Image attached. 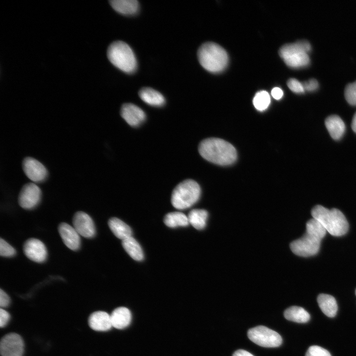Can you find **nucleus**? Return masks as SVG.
I'll list each match as a JSON object with an SVG mask.
<instances>
[{
  "label": "nucleus",
  "instance_id": "obj_15",
  "mask_svg": "<svg viewBox=\"0 0 356 356\" xmlns=\"http://www.w3.org/2000/svg\"><path fill=\"white\" fill-rule=\"evenodd\" d=\"M58 232L65 245L70 249L76 251L81 245L80 234L73 226L66 222L58 226Z\"/></svg>",
  "mask_w": 356,
  "mask_h": 356
},
{
  "label": "nucleus",
  "instance_id": "obj_19",
  "mask_svg": "<svg viewBox=\"0 0 356 356\" xmlns=\"http://www.w3.org/2000/svg\"><path fill=\"white\" fill-rule=\"evenodd\" d=\"M141 99L146 104L159 107L163 106L165 103L163 95L156 90L151 88H143L138 92Z\"/></svg>",
  "mask_w": 356,
  "mask_h": 356
},
{
  "label": "nucleus",
  "instance_id": "obj_12",
  "mask_svg": "<svg viewBox=\"0 0 356 356\" xmlns=\"http://www.w3.org/2000/svg\"><path fill=\"white\" fill-rule=\"evenodd\" d=\"M73 227L81 236L88 238L95 234V227L93 220L87 213L79 211L73 218Z\"/></svg>",
  "mask_w": 356,
  "mask_h": 356
},
{
  "label": "nucleus",
  "instance_id": "obj_33",
  "mask_svg": "<svg viewBox=\"0 0 356 356\" xmlns=\"http://www.w3.org/2000/svg\"><path fill=\"white\" fill-rule=\"evenodd\" d=\"M305 90L314 91L318 87L317 81L314 78L310 79L302 83Z\"/></svg>",
  "mask_w": 356,
  "mask_h": 356
},
{
  "label": "nucleus",
  "instance_id": "obj_8",
  "mask_svg": "<svg viewBox=\"0 0 356 356\" xmlns=\"http://www.w3.org/2000/svg\"><path fill=\"white\" fill-rule=\"evenodd\" d=\"M321 239L306 231L300 238L293 241L290 245L291 251L296 255L309 257L317 254L319 250Z\"/></svg>",
  "mask_w": 356,
  "mask_h": 356
},
{
  "label": "nucleus",
  "instance_id": "obj_26",
  "mask_svg": "<svg viewBox=\"0 0 356 356\" xmlns=\"http://www.w3.org/2000/svg\"><path fill=\"white\" fill-rule=\"evenodd\" d=\"M164 223L169 227L186 226L188 225V217L183 213L174 212L167 214L164 219Z\"/></svg>",
  "mask_w": 356,
  "mask_h": 356
},
{
  "label": "nucleus",
  "instance_id": "obj_38",
  "mask_svg": "<svg viewBox=\"0 0 356 356\" xmlns=\"http://www.w3.org/2000/svg\"><path fill=\"white\" fill-rule=\"evenodd\" d=\"M351 126L354 132L356 133V112L354 115Z\"/></svg>",
  "mask_w": 356,
  "mask_h": 356
},
{
  "label": "nucleus",
  "instance_id": "obj_7",
  "mask_svg": "<svg viewBox=\"0 0 356 356\" xmlns=\"http://www.w3.org/2000/svg\"><path fill=\"white\" fill-rule=\"evenodd\" d=\"M247 335L251 341L263 347H277L282 343V338L277 332L264 326L250 329Z\"/></svg>",
  "mask_w": 356,
  "mask_h": 356
},
{
  "label": "nucleus",
  "instance_id": "obj_39",
  "mask_svg": "<svg viewBox=\"0 0 356 356\" xmlns=\"http://www.w3.org/2000/svg\"><path fill=\"white\" fill-rule=\"evenodd\" d=\"M355 294H356V290Z\"/></svg>",
  "mask_w": 356,
  "mask_h": 356
},
{
  "label": "nucleus",
  "instance_id": "obj_27",
  "mask_svg": "<svg viewBox=\"0 0 356 356\" xmlns=\"http://www.w3.org/2000/svg\"><path fill=\"white\" fill-rule=\"evenodd\" d=\"M306 231L321 240L325 235L327 231L318 221L312 218L306 223Z\"/></svg>",
  "mask_w": 356,
  "mask_h": 356
},
{
  "label": "nucleus",
  "instance_id": "obj_16",
  "mask_svg": "<svg viewBox=\"0 0 356 356\" xmlns=\"http://www.w3.org/2000/svg\"><path fill=\"white\" fill-rule=\"evenodd\" d=\"M89 325L97 331H106L112 327L110 315L103 311H96L92 313L89 318Z\"/></svg>",
  "mask_w": 356,
  "mask_h": 356
},
{
  "label": "nucleus",
  "instance_id": "obj_14",
  "mask_svg": "<svg viewBox=\"0 0 356 356\" xmlns=\"http://www.w3.org/2000/svg\"><path fill=\"white\" fill-rule=\"evenodd\" d=\"M121 115L132 127L139 126L146 118L144 112L140 107L131 103H125L122 105Z\"/></svg>",
  "mask_w": 356,
  "mask_h": 356
},
{
  "label": "nucleus",
  "instance_id": "obj_1",
  "mask_svg": "<svg viewBox=\"0 0 356 356\" xmlns=\"http://www.w3.org/2000/svg\"><path fill=\"white\" fill-rule=\"evenodd\" d=\"M201 156L207 161L220 165L233 163L236 159L235 148L230 143L219 138H208L199 145Z\"/></svg>",
  "mask_w": 356,
  "mask_h": 356
},
{
  "label": "nucleus",
  "instance_id": "obj_31",
  "mask_svg": "<svg viewBox=\"0 0 356 356\" xmlns=\"http://www.w3.org/2000/svg\"><path fill=\"white\" fill-rule=\"evenodd\" d=\"M306 356H331L325 349L317 346H312L307 350Z\"/></svg>",
  "mask_w": 356,
  "mask_h": 356
},
{
  "label": "nucleus",
  "instance_id": "obj_22",
  "mask_svg": "<svg viewBox=\"0 0 356 356\" xmlns=\"http://www.w3.org/2000/svg\"><path fill=\"white\" fill-rule=\"evenodd\" d=\"M109 2L114 10L125 15L134 14L139 8V3L136 0H112Z\"/></svg>",
  "mask_w": 356,
  "mask_h": 356
},
{
  "label": "nucleus",
  "instance_id": "obj_36",
  "mask_svg": "<svg viewBox=\"0 0 356 356\" xmlns=\"http://www.w3.org/2000/svg\"><path fill=\"white\" fill-rule=\"evenodd\" d=\"M271 94L274 99L278 100L282 97L283 92L281 89L275 87L272 89Z\"/></svg>",
  "mask_w": 356,
  "mask_h": 356
},
{
  "label": "nucleus",
  "instance_id": "obj_37",
  "mask_svg": "<svg viewBox=\"0 0 356 356\" xmlns=\"http://www.w3.org/2000/svg\"><path fill=\"white\" fill-rule=\"evenodd\" d=\"M232 356H254L249 352L243 350H238L236 351L233 354Z\"/></svg>",
  "mask_w": 356,
  "mask_h": 356
},
{
  "label": "nucleus",
  "instance_id": "obj_5",
  "mask_svg": "<svg viewBox=\"0 0 356 356\" xmlns=\"http://www.w3.org/2000/svg\"><path fill=\"white\" fill-rule=\"evenodd\" d=\"M311 49L310 43L303 40L285 44L279 50V54L286 64L292 68L307 66L310 61L308 54Z\"/></svg>",
  "mask_w": 356,
  "mask_h": 356
},
{
  "label": "nucleus",
  "instance_id": "obj_29",
  "mask_svg": "<svg viewBox=\"0 0 356 356\" xmlns=\"http://www.w3.org/2000/svg\"><path fill=\"white\" fill-rule=\"evenodd\" d=\"M345 96L348 102L356 105V81L348 84L345 89Z\"/></svg>",
  "mask_w": 356,
  "mask_h": 356
},
{
  "label": "nucleus",
  "instance_id": "obj_9",
  "mask_svg": "<svg viewBox=\"0 0 356 356\" xmlns=\"http://www.w3.org/2000/svg\"><path fill=\"white\" fill-rule=\"evenodd\" d=\"M24 348L23 340L17 333H8L1 339L0 352L1 356H23Z\"/></svg>",
  "mask_w": 356,
  "mask_h": 356
},
{
  "label": "nucleus",
  "instance_id": "obj_18",
  "mask_svg": "<svg viewBox=\"0 0 356 356\" xmlns=\"http://www.w3.org/2000/svg\"><path fill=\"white\" fill-rule=\"evenodd\" d=\"M325 124L331 136L333 139H339L343 135L345 131V125L342 119L338 116L336 115L329 116L326 119Z\"/></svg>",
  "mask_w": 356,
  "mask_h": 356
},
{
  "label": "nucleus",
  "instance_id": "obj_2",
  "mask_svg": "<svg viewBox=\"0 0 356 356\" xmlns=\"http://www.w3.org/2000/svg\"><path fill=\"white\" fill-rule=\"evenodd\" d=\"M313 218L318 221L330 234L340 236L345 234L349 224L344 214L337 209H328L316 205L311 212Z\"/></svg>",
  "mask_w": 356,
  "mask_h": 356
},
{
  "label": "nucleus",
  "instance_id": "obj_11",
  "mask_svg": "<svg viewBox=\"0 0 356 356\" xmlns=\"http://www.w3.org/2000/svg\"><path fill=\"white\" fill-rule=\"evenodd\" d=\"M22 167L25 175L33 181L42 182L47 177V171L45 167L33 158H25L23 161Z\"/></svg>",
  "mask_w": 356,
  "mask_h": 356
},
{
  "label": "nucleus",
  "instance_id": "obj_34",
  "mask_svg": "<svg viewBox=\"0 0 356 356\" xmlns=\"http://www.w3.org/2000/svg\"><path fill=\"white\" fill-rule=\"evenodd\" d=\"M10 318L9 313L2 308L0 309V326L2 328L8 323Z\"/></svg>",
  "mask_w": 356,
  "mask_h": 356
},
{
  "label": "nucleus",
  "instance_id": "obj_6",
  "mask_svg": "<svg viewBox=\"0 0 356 356\" xmlns=\"http://www.w3.org/2000/svg\"><path fill=\"white\" fill-rule=\"evenodd\" d=\"M200 187L192 179H186L180 182L174 188L171 196V203L175 208L184 210L191 207L199 199Z\"/></svg>",
  "mask_w": 356,
  "mask_h": 356
},
{
  "label": "nucleus",
  "instance_id": "obj_20",
  "mask_svg": "<svg viewBox=\"0 0 356 356\" xmlns=\"http://www.w3.org/2000/svg\"><path fill=\"white\" fill-rule=\"evenodd\" d=\"M317 301L320 310L326 316L333 317L336 315L338 306L334 297L328 294H320L318 296Z\"/></svg>",
  "mask_w": 356,
  "mask_h": 356
},
{
  "label": "nucleus",
  "instance_id": "obj_21",
  "mask_svg": "<svg viewBox=\"0 0 356 356\" xmlns=\"http://www.w3.org/2000/svg\"><path fill=\"white\" fill-rule=\"evenodd\" d=\"M108 224L112 232L117 238L123 240L132 236L131 228L121 220L112 218L109 220Z\"/></svg>",
  "mask_w": 356,
  "mask_h": 356
},
{
  "label": "nucleus",
  "instance_id": "obj_30",
  "mask_svg": "<svg viewBox=\"0 0 356 356\" xmlns=\"http://www.w3.org/2000/svg\"><path fill=\"white\" fill-rule=\"evenodd\" d=\"M16 254L15 249L10 244L6 242L4 239L0 238V255L5 257H11L14 256Z\"/></svg>",
  "mask_w": 356,
  "mask_h": 356
},
{
  "label": "nucleus",
  "instance_id": "obj_35",
  "mask_svg": "<svg viewBox=\"0 0 356 356\" xmlns=\"http://www.w3.org/2000/svg\"><path fill=\"white\" fill-rule=\"evenodd\" d=\"M10 302V300L9 296L1 289L0 291V306L1 308L8 307Z\"/></svg>",
  "mask_w": 356,
  "mask_h": 356
},
{
  "label": "nucleus",
  "instance_id": "obj_23",
  "mask_svg": "<svg viewBox=\"0 0 356 356\" xmlns=\"http://www.w3.org/2000/svg\"><path fill=\"white\" fill-rule=\"evenodd\" d=\"M122 246L125 250L134 260L140 261L144 255L142 249L138 242L132 236L122 240Z\"/></svg>",
  "mask_w": 356,
  "mask_h": 356
},
{
  "label": "nucleus",
  "instance_id": "obj_3",
  "mask_svg": "<svg viewBox=\"0 0 356 356\" xmlns=\"http://www.w3.org/2000/svg\"><path fill=\"white\" fill-rule=\"evenodd\" d=\"M198 61L206 70L218 73L223 70L228 62L226 51L218 44L207 42L202 44L197 52Z\"/></svg>",
  "mask_w": 356,
  "mask_h": 356
},
{
  "label": "nucleus",
  "instance_id": "obj_32",
  "mask_svg": "<svg viewBox=\"0 0 356 356\" xmlns=\"http://www.w3.org/2000/svg\"><path fill=\"white\" fill-rule=\"evenodd\" d=\"M287 85L288 88L294 92L303 93L305 91L302 83L296 79H289L287 82Z\"/></svg>",
  "mask_w": 356,
  "mask_h": 356
},
{
  "label": "nucleus",
  "instance_id": "obj_13",
  "mask_svg": "<svg viewBox=\"0 0 356 356\" xmlns=\"http://www.w3.org/2000/svg\"><path fill=\"white\" fill-rule=\"evenodd\" d=\"M23 252L28 258L37 263L44 262L47 255L44 244L41 240L34 238L28 239L25 242Z\"/></svg>",
  "mask_w": 356,
  "mask_h": 356
},
{
  "label": "nucleus",
  "instance_id": "obj_17",
  "mask_svg": "<svg viewBox=\"0 0 356 356\" xmlns=\"http://www.w3.org/2000/svg\"><path fill=\"white\" fill-rule=\"evenodd\" d=\"M110 317L112 327L118 329L127 327L132 320L130 311L124 307L115 309L110 314Z\"/></svg>",
  "mask_w": 356,
  "mask_h": 356
},
{
  "label": "nucleus",
  "instance_id": "obj_24",
  "mask_svg": "<svg viewBox=\"0 0 356 356\" xmlns=\"http://www.w3.org/2000/svg\"><path fill=\"white\" fill-rule=\"evenodd\" d=\"M284 315L286 319L298 323H306L310 318L309 313L303 308L292 306L287 309Z\"/></svg>",
  "mask_w": 356,
  "mask_h": 356
},
{
  "label": "nucleus",
  "instance_id": "obj_10",
  "mask_svg": "<svg viewBox=\"0 0 356 356\" xmlns=\"http://www.w3.org/2000/svg\"><path fill=\"white\" fill-rule=\"evenodd\" d=\"M41 196V189L34 183H28L22 187L19 193L18 203L23 209H33L40 203Z\"/></svg>",
  "mask_w": 356,
  "mask_h": 356
},
{
  "label": "nucleus",
  "instance_id": "obj_28",
  "mask_svg": "<svg viewBox=\"0 0 356 356\" xmlns=\"http://www.w3.org/2000/svg\"><path fill=\"white\" fill-rule=\"evenodd\" d=\"M253 102L255 107L259 111L266 110L270 102V98L268 93L265 90H261L256 93Z\"/></svg>",
  "mask_w": 356,
  "mask_h": 356
},
{
  "label": "nucleus",
  "instance_id": "obj_4",
  "mask_svg": "<svg viewBox=\"0 0 356 356\" xmlns=\"http://www.w3.org/2000/svg\"><path fill=\"white\" fill-rule=\"evenodd\" d=\"M107 57L110 62L121 71L134 72L137 68V61L131 47L123 41H115L107 49Z\"/></svg>",
  "mask_w": 356,
  "mask_h": 356
},
{
  "label": "nucleus",
  "instance_id": "obj_25",
  "mask_svg": "<svg viewBox=\"0 0 356 356\" xmlns=\"http://www.w3.org/2000/svg\"><path fill=\"white\" fill-rule=\"evenodd\" d=\"M187 217L189 223L195 228L200 230L206 225L208 213L203 209H194L189 212Z\"/></svg>",
  "mask_w": 356,
  "mask_h": 356
}]
</instances>
